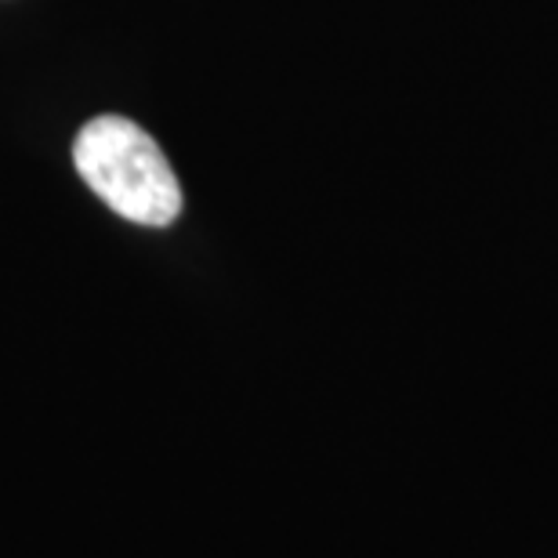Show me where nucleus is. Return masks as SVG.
Returning <instances> with one entry per match:
<instances>
[{
    "instance_id": "nucleus-1",
    "label": "nucleus",
    "mask_w": 558,
    "mask_h": 558,
    "mask_svg": "<svg viewBox=\"0 0 558 558\" xmlns=\"http://www.w3.org/2000/svg\"><path fill=\"white\" fill-rule=\"evenodd\" d=\"M73 163L120 218L160 229L182 215V185L153 135L124 117H98L73 142Z\"/></svg>"
}]
</instances>
